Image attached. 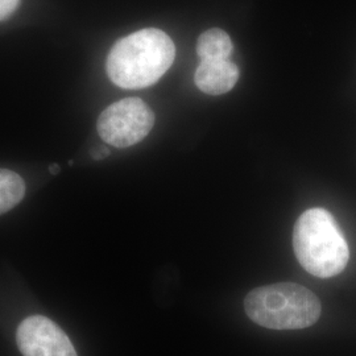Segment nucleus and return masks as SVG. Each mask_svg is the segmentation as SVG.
Listing matches in <instances>:
<instances>
[{"label": "nucleus", "mask_w": 356, "mask_h": 356, "mask_svg": "<svg viewBox=\"0 0 356 356\" xmlns=\"http://www.w3.org/2000/svg\"><path fill=\"white\" fill-rule=\"evenodd\" d=\"M293 247L304 269L321 279L339 275L350 259L348 245L335 219L318 207L306 210L298 218Z\"/></svg>", "instance_id": "obj_2"}, {"label": "nucleus", "mask_w": 356, "mask_h": 356, "mask_svg": "<svg viewBox=\"0 0 356 356\" xmlns=\"http://www.w3.org/2000/svg\"><path fill=\"white\" fill-rule=\"evenodd\" d=\"M60 170H61V168L58 164H53V165L49 166V172H51V175H58L60 173Z\"/></svg>", "instance_id": "obj_11"}, {"label": "nucleus", "mask_w": 356, "mask_h": 356, "mask_svg": "<svg viewBox=\"0 0 356 356\" xmlns=\"http://www.w3.org/2000/svg\"><path fill=\"white\" fill-rule=\"evenodd\" d=\"M234 45L229 35L218 28L204 32L197 41V54L201 61L229 60Z\"/></svg>", "instance_id": "obj_7"}, {"label": "nucleus", "mask_w": 356, "mask_h": 356, "mask_svg": "<svg viewBox=\"0 0 356 356\" xmlns=\"http://www.w3.org/2000/svg\"><path fill=\"white\" fill-rule=\"evenodd\" d=\"M176 57V47L165 32L147 28L120 38L107 56L106 70L122 89L152 86L165 74Z\"/></svg>", "instance_id": "obj_1"}, {"label": "nucleus", "mask_w": 356, "mask_h": 356, "mask_svg": "<svg viewBox=\"0 0 356 356\" xmlns=\"http://www.w3.org/2000/svg\"><path fill=\"white\" fill-rule=\"evenodd\" d=\"M110 154V151L107 149V148H98V149H95L94 152H92V156H94V159H97V160H102L104 159L106 156H108Z\"/></svg>", "instance_id": "obj_10"}, {"label": "nucleus", "mask_w": 356, "mask_h": 356, "mask_svg": "<svg viewBox=\"0 0 356 356\" xmlns=\"http://www.w3.org/2000/svg\"><path fill=\"white\" fill-rule=\"evenodd\" d=\"M26 195V182L17 173L0 169V216L13 210Z\"/></svg>", "instance_id": "obj_8"}, {"label": "nucleus", "mask_w": 356, "mask_h": 356, "mask_svg": "<svg viewBox=\"0 0 356 356\" xmlns=\"http://www.w3.org/2000/svg\"><path fill=\"white\" fill-rule=\"evenodd\" d=\"M239 79V69L231 60L201 61L194 82L197 88L209 95L226 94L234 89Z\"/></svg>", "instance_id": "obj_6"}, {"label": "nucleus", "mask_w": 356, "mask_h": 356, "mask_svg": "<svg viewBox=\"0 0 356 356\" xmlns=\"http://www.w3.org/2000/svg\"><path fill=\"white\" fill-rule=\"evenodd\" d=\"M16 339L24 356H78L64 330L42 316L24 319L17 329Z\"/></svg>", "instance_id": "obj_5"}, {"label": "nucleus", "mask_w": 356, "mask_h": 356, "mask_svg": "<svg viewBox=\"0 0 356 356\" xmlns=\"http://www.w3.org/2000/svg\"><path fill=\"white\" fill-rule=\"evenodd\" d=\"M244 309L254 323L272 330H300L314 325L321 316L318 297L305 286L280 282L254 289Z\"/></svg>", "instance_id": "obj_3"}, {"label": "nucleus", "mask_w": 356, "mask_h": 356, "mask_svg": "<svg viewBox=\"0 0 356 356\" xmlns=\"http://www.w3.org/2000/svg\"><path fill=\"white\" fill-rule=\"evenodd\" d=\"M154 114L139 98H126L108 106L97 122L103 140L116 148H127L140 143L152 131Z\"/></svg>", "instance_id": "obj_4"}, {"label": "nucleus", "mask_w": 356, "mask_h": 356, "mask_svg": "<svg viewBox=\"0 0 356 356\" xmlns=\"http://www.w3.org/2000/svg\"><path fill=\"white\" fill-rule=\"evenodd\" d=\"M20 0H0V22L10 17L19 7Z\"/></svg>", "instance_id": "obj_9"}]
</instances>
